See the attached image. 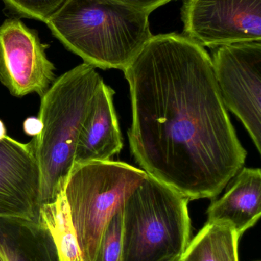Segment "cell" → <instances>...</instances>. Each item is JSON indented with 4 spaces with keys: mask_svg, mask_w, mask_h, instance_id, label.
<instances>
[{
    "mask_svg": "<svg viewBox=\"0 0 261 261\" xmlns=\"http://www.w3.org/2000/svg\"><path fill=\"white\" fill-rule=\"evenodd\" d=\"M123 72L136 163L189 201L217 198L243 168L247 152L208 52L184 35H153Z\"/></svg>",
    "mask_w": 261,
    "mask_h": 261,
    "instance_id": "6da1fadb",
    "label": "cell"
},
{
    "mask_svg": "<svg viewBox=\"0 0 261 261\" xmlns=\"http://www.w3.org/2000/svg\"><path fill=\"white\" fill-rule=\"evenodd\" d=\"M149 15L117 0H68L44 23L84 63L124 71L153 36Z\"/></svg>",
    "mask_w": 261,
    "mask_h": 261,
    "instance_id": "7a4b0ae2",
    "label": "cell"
},
{
    "mask_svg": "<svg viewBox=\"0 0 261 261\" xmlns=\"http://www.w3.org/2000/svg\"><path fill=\"white\" fill-rule=\"evenodd\" d=\"M102 81L94 67L83 63L56 78L41 96V130L32 139L41 205L55 201L64 190L80 132Z\"/></svg>",
    "mask_w": 261,
    "mask_h": 261,
    "instance_id": "3957f363",
    "label": "cell"
},
{
    "mask_svg": "<svg viewBox=\"0 0 261 261\" xmlns=\"http://www.w3.org/2000/svg\"><path fill=\"white\" fill-rule=\"evenodd\" d=\"M189 200L147 174L123 206L121 261L182 256L191 238Z\"/></svg>",
    "mask_w": 261,
    "mask_h": 261,
    "instance_id": "277c9868",
    "label": "cell"
},
{
    "mask_svg": "<svg viewBox=\"0 0 261 261\" xmlns=\"http://www.w3.org/2000/svg\"><path fill=\"white\" fill-rule=\"evenodd\" d=\"M147 176L144 170L121 161L74 164L63 193L84 261L96 260L109 221Z\"/></svg>",
    "mask_w": 261,
    "mask_h": 261,
    "instance_id": "5b68a950",
    "label": "cell"
},
{
    "mask_svg": "<svg viewBox=\"0 0 261 261\" xmlns=\"http://www.w3.org/2000/svg\"><path fill=\"white\" fill-rule=\"evenodd\" d=\"M213 70L224 103L261 149V41L216 47Z\"/></svg>",
    "mask_w": 261,
    "mask_h": 261,
    "instance_id": "8992f818",
    "label": "cell"
},
{
    "mask_svg": "<svg viewBox=\"0 0 261 261\" xmlns=\"http://www.w3.org/2000/svg\"><path fill=\"white\" fill-rule=\"evenodd\" d=\"M184 35L202 47L261 41V0H185Z\"/></svg>",
    "mask_w": 261,
    "mask_h": 261,
    "instance_id": "52a82bcc",
    "label": "cell"
},
{
    "mask_svg": "<svg viewBox=\"0 0 261 261\" xmlns=\"http://www.w3.org/2000/svg\"><path fill=\"white\" fill-rule=\"evenodd\" d=\"M55 67L36 31L17 18L0 25V81L15 97H40L55 81Z\"/></svg>",
    "mask_w": 261,
    "mask_h": 261,
    "instance_id": "ba28073f",
    "label": "cell"
},
{
    "mask_svg": "<svg viewBox=\"0 0 261 261\" xmlns=\"http://www.w3.org/2000/svg\"><path fill=\"white\" fill-rule=\"evenodd\" d=\"M40 173L32 141L0 138V218L38 222Z\"/></svg>",
    "mask_w": 261,
    "mask_h": 261,
    "instance_id": "9c48e42d",
    "label": "cell"
},
{
    "mask_svg": "<svg viewBox=\"0 0 261 261\" xmlns=\"http://www.w3.org/2000/svg\"><path fill=\"white\" fill-rule=\"evenodd\" d=\"M115 92L101 83L80 132L75 164L110 161L123 148L122 135L113 106Z\"/></svg>",
    "mask_w": 261,
    "mask_h": 261,
    "instance_id": "30bf717a",
    "label": "cell"
},
{
    "mask_svg": "<svg viewBox=\"0 0 261 261\" xmlns=\"http://www.w3.org/2000/svg\"><path fill=\"white\" fill-rule=\"evenodd\" d=\"M228 184L225 194L208 207L207 222L228 224L241 238L260 218V169L242 168Z\"/></svg>",
    "mask_w": 261,
    "mask_h": 261,
    "instance_id": "8fae6325",
    "label": "cell"
},
{
    "mask_svg": "<svg viewBox=\"0 0 261 261\" xmlns=\"http://www.w3.org/2000/svg\"><path fill=\"white\" fill-rule=\"evenodd\" d=\"M2 261H59L49 233L38 222L0 218Z\"/></svg>",
    "mask_w": 261,
    "mask_h": 261,
    "instance_id": "7c38bea8",
    "label": "cell"
},
{
    "mask_svg": "<svg viewBox=\"0 0 261 261\" xmlns=\"http://www.w3.org/2000/svg\"><path fill=\"white\" fill-rule=\"evenodd\" d=\"M37 222L52 238L59 261H84L63 191L55 201L40 206Z\"/></svg>",
    "mask_w": 261,
    "mask_h": 261,
    "instance_id": "4fadbf2b",
    "label": "cell"
},
{
    "mask_svg": "<svg viewBox=\"0 0 261 261\" xmlns=\"http://www.w3.org/2000/svg\"><path fill=\"white\" fill-rule=\"evenodd\" d=\"M239 234L223 222H207L190 240L182 261H239Z\"/></svg>",
    "mask_w": 261,
    "mask_h": 261,
    "instance_id": "5bb4252c",
    "label": "cell"
},
{
    "mask_svg": "<svg viewBox=\"0 0 261 261\" xmlns=\"http://www.w3.org/2000/svg\"><path fill=\"white\" fill-rule=\"evenodd\" d=\"M122 253L123 207L115 213L106 226L95 261H121Z\"/></svg>",
    "mask_w": 261,
    "mask_h": 261,
    "instance_id": "9a60e30c",
    "label": "cell"
},
{
    "mask_svg": "<svg viewBox=\"0 0 261 261\" xmlns=\"http://www.w3.org/2000/svg\"><path fill=\"white\" fill-rule=\"evenodd\" d=\"M14 14L45 22L68 0H2Z\"/></svg>",
    "mask_w": 261,
    "mask_h": 261,
    "instance_id": "2e32d148",
    "label": "cell"
},
{
    "mask_svg": "<svg viewBox=\"0 0 261 261\" xmlns=\"http://www.w3.org/2000/svg\"><path fill=\"white\" fill-rule=\"evenodd\" d=\"M150 15L152 12L173 0H117Z\"/></svg>",
    "mask_w": 261,
    "mask_h": 261,
    "instance_id": "e0dca14e",
    "label": "cell"
},
{
    "mask_svg": "<svg viewBox=\"0 0 261 261\" xmlns=\"http://www.w3.org/2000/svg\"><path fill=\"white\" fill-rule=\"evenodd\" d=\"M23 128L27 135L32 137L36 136L41 130V121L38 118H28L24 122Z\"/></svg>",
    "mask_w": 261,
    "mask_h": 261,
    "instance_id": "ac0fdd59",
    "label": "cell"
},
{
    "mask_svg": "<svg viewBox=\"0 0 261 261\" xmlns=\"http://www.w3.org/2000/svg\"><path fill=\"white\" fill-rule=\"evenodd\" d=\"M163 261H182V259H181V256H178V257H171Z\"/></svg>",
    "mask_w": 261,
    "mask_h": 261,
    "instance_id": "d6986e66",
    "label": "cell"
},
{
    "mask_svg": "<svg viewBox=\"0 0 261 261\" xmlns=\"http://www.w3.org/2000/svg\"><path fill=\"white\" fill-rule=\"evenodd\" d=\"M0 261H2V260H1V259H0Z\"/></svg>",
    "mask_w": 261,
    "mask_h": 261,
    "instance_id": "ffe728a7",
    "label": "cell"
}]
</instances>
